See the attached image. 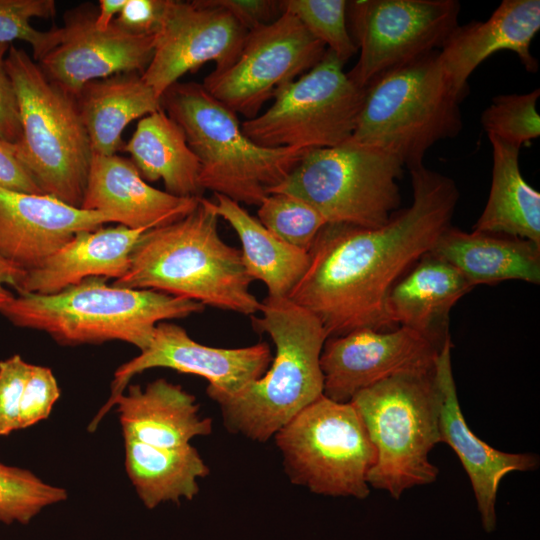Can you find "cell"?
Masks as SVG:
<instances>
[{"label": "cell", "instance_id": "obj_1", "mask_svg": "<svg viewBox=\"0 0 540 540\" xmlns=\"http://www.w3.org/2000/svg\"><path fill=\"white\" fill-rule=\"evenodd\" d=\"M410 174L408 208L376 228L327 224L308 251V267L287 298L317 317L328 337L394 329L386 310L390 290L450 226L455 182L424 165Z\"/></svg>", "mask_w": 540, "mask_h": 540}, {"label": "cell", "instance_id": "obj_2", "mask_svg": "<svg viewBox=\"0 0 540 540\" xmlns=\"http://www.w3.org/2000/svg\"><path fill=\"white\" fill-rule=\"evenodd\" d=\"M213 201L201 197L186 216L143 233L124 276L112 285L152 289L204 306L249 317L261 302L250 291L253 281L241 251L219 235Z\"/></svg>", "mask_w": 540, "mask_h": 540}, {"label": "cell", "instance_id": "obj_3", "mask_svg": "<svg viewBox=\"0 0 540 540\" xmlns=\"http://www.w3.org/2000/svg\"><path fill=\"white\" fill-rule=\"evenodd\" d=\"M259 312L250 318L274 343L270 368L235 394L206 393L229 432L266 442L323 395L320 355L328 334L317 317L288 298L267 296Z\"/></svg>", "mask_w": 540, "mask_h": 540}, {"label": "cell", "instance_id": "obj_4", "mask_svg": "<svg viewBox=\"0 0 540 540\" xmlns=\"http://www.w3.org/2000/svg\"><path fill=\"white\" fill-rule=\"evenodd\" d=\"M197 301L131 289L91 277L58 293H20L0 309L13 325L47 333L62 345L123 341L145 350L160 322L200 313Z\"/></svg>", "mask_w": 540, "mask_h": 540}, {"label": "cell", "instance_id": "obj_5", "mask_svg": "<svg viewBox=\"0 0 540 540\" xmlns=\"http://www.w3.org/2000/svg\"><path fill=\"white\" fill-rule=\"evenodd\" d=\"M161 107L181 127L200 162L201 188L238 203L259 206L306 152L256 144L244 133L237 114L202 84H173L162 95Z\"/></svg>", "mask_w": 540, "mask_h": 540}, {"label": "cell", "instance_id": "obj_6", "mask_svg": "<svg viewBox=\"0 0 540 540\" xmlns=\"http://www.w3.org/2000/svg\"><path fill=\"white\" fill-rule=\"evenodd\" d=\"M438 50L391 69L366 88L350 140L388 152L409 170L427 151L453 138L463 123L460 102L438 61Z\"/></svg>", "mask_w": 540, "mask_h": 540}, {"label": "cell", "instance_id": "obj_7", "mask_svg": "<svg viewBox=\"0 0 540 540\" xmlns=\"http://www.w3.org/2000/svg\"><path fill=\"white\" fill-rule=\"evenodd\" d=\"M350 402L376 450L369 487L398 500L406 490L437 479L439 469L428 458L440 443L441 395L435 366L384 379L359 391Z\"/></svg>", "mask_w": 540, "mask_h": 540}, {"label": "cell", "instance_id": "obj_8", "mask_svg": "<svg viewBox=\"0 0 540 540\" xmlns=\"http://www.w3.org/2000/svg\"><path fill=\"white\" fill-rule=\"evenodd\" d=\"M6 68L19 106L21 162L43 194L81 208L93 153L75 98L23 48L10 45Z\"/></svg>", "mask_w": 540, "mask_h": 540}, {"label": "cell", "instance_id": "obj_9", "mask_svg": "<svg viewBox=\"0 0 540 540\" xmlns=\"http://www.w3.org/2000/svg\"><path fill=\"white\" fill-rule=\"evenodd\" d=\"M403 169L396 156L349 139L306 151L289 176L269 193L305 200L328 224L376 228L387 223L400 205L398 180Z\"/></svg>", "mask_w": 540, "mask_h": 540}, {"label": "cell", "instance_id": "obj_10", "mask_svg": "<svg viewBox=\"0 0 540 540\" xmlns=\"http://www.w3.org/2000/svg\"><path fill=\"white\" fill-rule=\"evenodd\" d=\"M286 474L312 493L365 499L376 450L351 402L322 395L275 435Z\"/></svg>", "mask_w": 540, "mask_h": 540}, {"label": "cell", "instance_id": "obj_11", "mask_svg": "<svg viewBox=\"0 0 540 540\" xmlns=\"http://www.w3.org/2000/svg\"><path fill=\"white\" fill-rule=\"evenodd\" d=\"M343 66L327 49L313 68L275 93L266 111L241 123L244 133L260 146L302 151L349 140L365 89L352 82Z\"/></svg>", "mask_w": 540, "mask_h": 540}, {"label": "cell", "instance_id": "obj_12", "mask_svg": "<svg viewBox=\"0 0 540 540\" xmlns=\"http://www.w3.org/2000/svg\"><path fill=\"white\" fill-rule=\"evenodd\" d=\"M456 0L347 1V22L359 58L347 73L365 89L385 72L440 50L459 25Z\"/></svg>", "mask_w": 540, "mask_h": 540}, {"label": "cell", "instance_id": "obj_13", "mask_svg": "<svg viewBox=\"0 0 540 540\" xmlns=\"http://www.w3.org/2000/svg\"><path fill=\"white\" fill-rule=\"evenodd\" d=\"M326 50L294 15L282 11L272 23L249 31L236 59L212 71L202 85L236 114L252 119L280 88L313 68Z\"/></svg>", "mask_w": 540, "mask_h": 540}, {"label": "cell", "instance_id": "obj_14", "mask_svg": "<svg viewBox=\"0 0 540 540\" xmlns=\"http://www.w3.org/2000/svg\"><path fill=\"white\" fill-rule=\"evenodd\" d=\"M270 347L260 342L240 348H218L192 339L181 326L160 322L149 346L135 358L122 364L114 373L111 395L89 425L93 432L100 420L124 393L135 375L151 368H170L201 376L208 381L206 392L232 395L259 379L272 361Z\"/></svg>", "mask_w": 540, "mask_h": 540}, {"label": "cell", "instance_id": "obj_15", "mask_svg": "<svg viewBox=\"0 0 540 540\" xmlns=\"http://www.w3.org/2000/svg\"><path fill=\"white\" fill-rule=\"evenodd\" d=\"M247 33L210 0H167L142 79L161 99L184 74L207 62H215L213 71L227 68L238 56Z\"/></svg>", "mask_w": 540, "mask_h": 540}, {"label": "cell", "instance_id": "obj_16", "mask_svg": "<svg viewBox=\"0 0 540 540\" xmlns=\"http://www.w3.org/2000/svg\"><path fill=\"white\" fill-rule=\"evenodd\" d=\"M445 342L403 326L384 331L363 328L328 337L320 355L323 395L347 403L359 391L384 379L429 370Z\"/></svg>", "mask_w": 540, "mask_h": 540}, {"label": "cell", "instance_id": "obj_17", "mask_svg": "<svg viewBox=\"0 0 540 540\" xmlns=\"http://www.w3.org/2000/svg\"><path fill=\"white\" fill-rule=\"evenodd\" d=\"M96 13L91 5L67 11L61 41L37 62L47 79L73 98L91 81L143 73L153 56L155 35L131 34L114 22L100 31Z\"/></svg>", "mask_w": 540, "mask_h": 540}, {"label": "cell", "instance_id": "obj_18", "mask_svg": "<svg viewBox=\"0 0 540 540\" xmlns=\"http://www.w3.org/2000/svg\"><path fill=\"white\" fill-rule=\"evenodd\" d=\"M110 222L102 212L0 186V257L25 272L39 267L77 233Z\"/></svg>", "mask_w": 540, "mask_h": 540}, {"label": "cell", "instance_id": "obj_19", "mask_svg": "<svg viewBox=\"0 0 540 540\" xmlns=\"http://www.w3.org/2000/svg\"><path fill=\"white\" fill-rule=\"evenodd\" d=\"M451 340L445 342L435 363L436 379L441 395L439 441L449 445L467 473L487 533L497 526L496 499L501 480L511 472L534 471L539 457L528 453H507L497 450L469 428L459 404L451 364Z\"/></svg>", "mask_w": 540, "mask_h": 540}, {"label": "cell", "instance_id": "obj_20", "mask_svg": "<svg viewBox=\"0 0 540 540\" xmlns=\"http://www.w3.org/2000/svg\"><path fill=\"white\" fill-rule=\"evenodd\" d=\"M539 30V0H503L487 20L458 25L438 50V61L464 99L472 72L498 51L514 52L528 72H536L538 61L530 47Z\"/></svg>", "mask_w": 540, "mask_h": 540}, {"label": "cell", "instance_id": "obj_21", "mask_svg": "<svg viewBox=\"0 0 540 540\" xmlns=\"http://www.w3.org/2000/svg\"><path fill=\"white\" fill-rule=\"evenodd\" d=\"M201 197H178L150 186L129 159L93 155L81 208L130 229H152L193 211Z\"/></svg>", "mask_w": 540, "mask_h": 540}, {"label": "cell", "instance_id": "obj_22", "mask_svg": "<svg viewBox=\"0 0 540 540\" xmlns=\"http://www.w3.org/2000/svg\"><path fill=\"white\" fill-rule=\"evenodd\" d=\"M147 230L118 224L81 231L39 267L26 271L16 291L49 295L91 277L119 279L127 272L132 251Z\"/></svg>", "mask_w": 540, "mask_h": 540}, {"label": "cell", "instance_id": "obj_23", "mask_svg": "<svg viewBox=\"0 0 540 540\" xmlns=\"http://www.w3.org/2000/svg\"><path fill=\"white\" fill-rule=\"evenodd\" d=\"M114 406L123 437L151 446L181 447L190 444L194 437L212 432V421L200 416L195 396L164 378L145 388L128 385L127 393L119 395Z\"/></svg>", "mask_w": 540, "mask_h": 540}, {"label": "cell", "instance_id": "obj_24", "mask_svg": "<svg viewBox=\"0 0 540 540\" xmlns=\"http://www.w3.org/2000/svg\"><path fill=\"white\" fill-rule=\"evenodd\" d=\"M472 288L459 270L428 252L390 290L389 321L443 343L451 308Z\"/></svg>", "mask_w": 540, "mask_h": 540}, {"label": "cell", "instance_id": "obj_25", "mask_svg": "<svg viewBox=\"0 0 540 540\" xmlns=\"http://www.w3.org/2000/svg\"><path fill=\"white\" fill-rule=\"evenodd\" d=\"M474 286L520 280L540 284V246L524 239L448 226L429 251Z\"/></svg>", "mask_w": 540, "mask_h": 540}, {"label": "cell", "instance_id": "obj_26", "mask_svg": "<svg viewBox=\"0 0 540 540\" xmlns=\"http://www.w3.org/2000/svg\"><path fill=\"white\" fill-rule=\"evenodd\" d=\"M141 74L119 73L91 81L75 98L93 155H115L133 120L162 109L161 99Z\"/></svg>", "mask_w": 540, "mask_h": 540}, {"label": "cell", "instance_id": "obj_27", "mask_svg": "<svg viewBox=\"0 0 540 540\" xmlns=\"http://www.w3.org/2000/svg\"><path fill=\"white\" fill-rule=\"evenodd\" d=\"M122 149L143 179L162 180L166 192L178 197H202L200 162L181 127L163 109L141 118Z\"/></svg>", "mask_w": 540, "mask_h": 540}, {"label": "cell", "instance_id": "obj_28", "mask_svg": "<svg viewBox=\"0 0 540 540\" xmlns=\"http://www.w3.org/2000/svg\"><path fill=\"white\" fill-rule=\"evenodd\" d=\"M214 209L236 232L242 261L252 280L263 282L269 297L287 298L309 264L308 252L282 241L240 203L214 194Z\"/></svg>", "mask_w": 540, "mask_h": 540}, {"label": "cell", "instance_id": "obj_29", "mask_svg": "<svg viewBox=\"0 0 540 540\" xmlns=\"http://www.w3.org/2000/svg\"><path fill=\"white\" fill-rule=\"evenodd\" d=\"M492 182L474 231L528 240L540 246V194L522 176L520 148L489 136Z\"/></svg>", "mask_w": 540, "mask_h": 540}, {"label": "cell", "instance_id": "obj_30", "mask_svg": "<svg viewBox=\"0 0 540 540\" xmlns=\"http://www.w3.org/2000/svg\"><path fill=\"white\" fill-rule=\"evenodd\" d=\"M125 468L138 497L148 509L163 502L192 500L199 492L198 479L210 470L191 444L156 447L124 437Z\"/></svg>", "mask_w": 540, "mask_h": 540}, {"label": "cell", "instance_id": "obj_31", "mask_svg": "<svg viewBox=\"0 0 540 540\" xmlns=\"http://www.w3.org/2000/svg\"><path fill=\"white\" fill-rule=\"evenodd\" d=\"M258 220L282 241L308 252L325 217L305 200L287 193L267 194L258 206Z\"/></svg>", "mask_w": 540, "mask_h": 540}, {"label": "cell", "instance_id": "obj_32", "mask_svg": "<svg viewBox=\"0 0 540 540\" xmlns=\"http://www.w3.org/2000/svg\"><path fill=\"white\" fill-rule=\"evenodd\" d=\"M66 499L65 489L0 462V522L28 524L43 508Z\"/></svg>", "mask_w": 540, "mask_h": 540}, {"label": "cell", "instance_id": "obj_33", "mask_svg": "<svg viewBox=\"0 0 540 540\" xmlns=\"http://www.w3.org/2000/svg\"><path fill=\"white\" fill-rule=\"evenodd\" d=\"M280 4L344 64L357 53L347 22V1L282 0Z\"/></svg>", "mask_w": 540, "mask_h": 540}, {"label": "cell", "instance_id": "obj_34", "mask_svg": "<svg viewBox=\"0 0 540 540\" xmlns=\"http://www.w3.org/2000/svg\"><path fill=\"white\" fill-rule=\"evenodd\" d=\"M540 90L494 97L482 112L481 124L487 136L521 148L540 135L537 101Z\"/></svg>", "mask_w": 540, "mask_h": 540}, {"label": "cell", "instance_id": "obj_35", "mask_svg": "<svg viewBox=\"0 0 540 540\" xmlns=\"http://www.w3.org/2000/svg\"><path fill=\"white\" fill-rule=\"evenodd\" d=\"M56 14L54 0H0V43L27 42L38 62L59 44L61 27L40 31L31 25L33 18L50 19Z\"/></svg>", "mask_w": 540, "mask_h": 540}, {"label": "cell", "instance_id": "obj_36", "mask_svg": "<svg viewBox=\"0 0 540 540\" xmlns=\"http://www.w3.org/2000/svg\"><path fill=\"white\" fill-rule=\"evenodd\" d=\"M61 394L52 371L44 366H30L19 415V429H24L49 417Z\"/></svg>", "mask_w": 540, "mask_h": 540}, {"label": "cell", "instance_id": "obj_37", "mask_svg": "<svg viewBox=\"0 0 540 540\" xmlns=\"http://www.w3.org/2000/svg\"><path fill=\"white\" fill-rule=\"evenodd\" d=\"M30 366L20 355L0 361V436L19 429L20 406Z\"/></svg>", "mask_w": 540, "mask_h": 540}, {"label": "cell", "instance_id": "obj_38", "mask_svg": "<svg viewBox=\"0 0 540 540\" xmlns=\"http://www.w3.org/2000/svg\"><path fill=\"white\" fill-rule=\"evenodd\" d=\"M167 0H126L114 20L121 29L135 35H155L161 25Z\"/></svg>", "mask_w": 540, "mask_h": 540}, {"label": "cell", "instance_id": "obj_39", "mask_svg": "<svg viewBox=\"0 0 540 540\" xmlns=\"http://www.w3.org/2000/svg\"><path fill=\"white\" fill-rule=\"evenodd\" d=\"M10 45L0 43V138L16 144L22 131L16 92L6 68Z\"/></svg>", "mask_w": 540, "mask_h": 540}, {"label": "cell", "instance_id": "obj_40", "mask_svg": "<svg viewBox=\"0 0 540 540\" xmlns=\"http://www.w3.org/2000/svg\"><path fill=\"white\" fill-rule=\"evenodd\" d=\"M227 11L247 32L268 25L282 13L276 0H210Z\"/></svg>", "mask_w": 540, "mask_h": 540}, {"label": "cell", "instance_id": "obj_41", "mask_svg": "<svg viewBox=\"0 0 540 540\" xmlns=\"http://www.w3.org/2000/svg\"><path fill=\"white\" fill-rule=\"evenodd\" d=\"M0 186L6 189L43 194L21 162L15 143L0 138Z\"/></svg>", "mask_w": 540, "mask_h": 540}, {"label": "cell", "instance_id": "obj_42", "mask_svg": "<svg viewBox=\"0 0 540 540\" xmlns=\"http://www.w3.org/2000/svg\"><path fill=\"white\" fill-rule=\"evenodd\" d=\"M24 273L25 271L0 257V309L15 296L7 286H12L16 290Z\"/></svg>", "mask_w": 540, "mask_h": 540}, {"label": "cell", "instance_id": "obj_43", "mask_svg": "<svg viewBox=\"0 0 540 540\" xmlns=\"http://www.w3.org/2000/svg\"><path fill=\"white\" fill-rule=\"evenodd\" d=\"M94 26L100 31L107 30L114 22L126 0H99Z\"/></svg>", "mask_w": 540, "mask_h": 540}]
</instances>
